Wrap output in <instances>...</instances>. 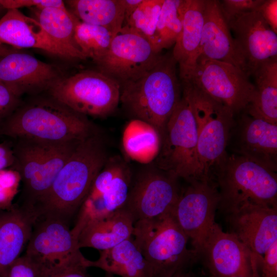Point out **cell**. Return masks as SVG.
Listing matches in <instances>:
<instances>
[{
  "instance_id": "obj_1",
  "label": "cell",
  "mask_w": 277,
  "mask_h": 277,
  "mask_svg": "<svg viewBox=\"0 0 277 277\" xmlns=\"http://www.w3.org/2000/svg\"><path fill=\"white\" fill-rule=\"evenodd\" d=\"M108 158L100 132L81 141L35 206L36 219L51 218L68 225Z\"/></svg>"
},
{
  "instance_id": "obj_2",
  "label": "cell",
  "mask_w": 277,
  "mask_h": 277,
  "mask_svg": "<svg viewBox=\"0 0 277 277\" xmlns=\"http://www.w3.org/2000/svg\"><path fill=\"white\" fill-rule=\"evenodd\" d=\"M6 118L0 133L16 139L63 143L82 141L99 132L86 116L50 95L22 102Z\"/></svg>"
},
{
  "instance_id": "obj_3",
  "label": "cell",
  "mask_w": 277,
  "mask_h": 277,
  "mask_svg": "<svg viewBox=\"0 0 277 277\" xmlns=\"http://www.w3.org/2000/svg\"><path fill=\"white\" fill-rule=\"evenodd\" d=\"M176 65L172 54L161 55L141 76L120 85V102L127 111L154 128L160 137L182 96Z\"/></svg>"
},
{
  "instance_id": "obj_4",
  "label": "cell",
  "mask_w": 277,
  "mask_h": 277,
  "mask_svg": "<svg viewBox=\"0 0 277 277\" xmlns=\"http://www.w3.org/2000/svg\"><path fill=\"white\" fill-rule=\"evenodd\" d=\"M182 86V93L189 102L197 124L199 179L214 181L228 159L227 145L235 114L190 84Z\"/></svg>"
},
{
  "instance_id": "obj_5",
  "label": "cell",
  "mask_w": 277,
  "mask_h": 277,
  "mask_svg": "<svg viewBox=\"0 0 277 277\" xmlns=\"http://www.w3.org/2000/svg\"><path fill=\"white\" fill-rule=\"evenodd\" d=\"M132 238L152 267L153 277H171L200 258L187 248L189 240L172 210L155 218L135 222Z\"/></svg>"
},
{
  "instance_id": "obj_6",
  "label": "cell",
  "mask_w": 277,
  "mask_h": 277,
  "mask_svg": "<svg viewBox=\"0 0 277 277\" xmlns=\"http://www.w3.org/2000/svg\"><path fill=\"white\" fill-rule=\"evenodd\" d=\"M13 151L15 171L22 181V205L33 212L60 170L82 141L52 143L27 138L16 139Z\"/></svg>"
},
{
  "instance_id": "obj_7",
  "label": "cell",
  "mask_w": 277,
  "mask_h": 277,
  "mask_svg": "<svg viewBox=\"0 0 277 277\" xmlns=\"http://www.w3.org/2000/svg\"><path fill=\"white\" fill-rule=\"evenodd\" d=\"M214 182L220 196L218 209L226 214L246 201L277 207L276 172L243 156L229 154Z\"/></svg>"
},
{
  "instance_id": "obj_8",
  "label": "cell",
  "mask_w": 277,
  "mask_h": 277,
  "mask_svg": "<svg viewBox=\"0 0 277 277\" xmlns=\"http://www.w3.org/2000/svg\"><path fill=\"white\" fill-rule=\"evenodd\" d=\"M197 141L196 120L188 99L182 93L161 137L155 166L187 182L199 179Z\"/></svg>"
},
{
  "instance_id": "obj_9",
  "label": "cell",
  "mask_w": 277,
  "mask_h": 277,
  "mask_svg": "<svg viewBox=\"0 0 277 277\" xmlns=\"http://www.w3.org/2000/svg\"><path fill=\"white\" fill-rule=\"evenodd\" d=\"M48 92L50 96L78 113L102 117L116 109L121 86L100 71L88 70L64 77Z\"/></svg>"
},
{
  "instance_id": "obj_10",
  "label": "cell",
  "mask_w": 277,
  "mask_h": 277,
  "mask_svg": "<svg viewBox=\"0 0 277 277\" xmlns=\"http://www.w3.org/2000/svg\"><path fill=\"white\" fill-rule=\"evenodd\" d=\"M78 237L65 223L53 219H39L35 222L25 254L38 271L60 268L90 267L91 260L82 254Z\"/></svg>"
},
{
  "instance_id": "obj_11",
  "label": "cell",
  "mask_w": 277,
  "mask_h": 277,
  "mask_svg": "<svg viewBox=\"0 0 277 277\" xmlns=\"http://www.w3.org/2000/svg\"><path fill=\"white\" fill-rule=\"evenodd\" d=\"M132 181L129 166L120 156L109 157L81 205L73 231L78 236L91 222L124 207Z\"/></svg>"
},
{
  "instance_id": "obj_12",
  "label": "cell",
  "mask_w": 277,
  "mask_h": 277,
  "mask_svg": "<svg viewBox=\"0 0 277 277\" xmlns=\"http://www.w3.org/2000/svg\"><path fill=\"white\" fill-rule=\"evenodd\" d=\"M248 77L242 70L231 64L200 56L191 80L187 84L235 114L245 110L254 96V85Z\"/></svg>"
},
{
  "instance_id": "obj_13",
  "label": "cell",
  "mask_w": 277,
  "mask_h": 277,
  "mask_svg": "<svg viewBox=\"0 0 277 277\" xmlns=\"http://www.w3.org/2000/svg\"><path fill=\"white\" fill-rule=\"evenodd\" d=\"M181 191L172 214L199 254L212 227L220 196L216 183L194 179Z\"/></svg>"
},
{
  "instance_id": "obj_14",
  "label": "cell",
  "mask_w": 277,
  "mask_h": 277,
  "mask_svg": "<svg viewBox=\"0 0 277 277\" xmlns=\"http://www.w3.org/2000/svg\"><path fill=\"white\" fill-rule=\"evenodd\" d=\"M160 56L147 39L122 29L113 38L107 51L94 63L99 71L121 85L141 76L156 63Z\"/></svg>"
},
{
  "instance_id": "obj_15",
  "label": "cell",
  "mask_w": 277,
  "mask_h": 277,
  "mask_svg": "<svg viewBox=\"0 0 277 277\" xmlns=\"http://www.w3.org/2000/svg\"><path fill=\"white\" fill-rule=\"evenodd\" d=\"M177 180L156 166L143 170L132 181L124 207L135 222L155 218L171 211L181 192Z\"/></svg>"
},
{
  "instance_id": "obj_16",
  "label": "cell",
  "mask_w": 277,
  "mask_h": 277,
  "mask_svg": "<svg viewBox=\"0 0 277 277\" xmlns=\"http://www.w3.org/2000/svg\"><path fill=\"white\" fill-rule=\"evenodd\" d=\"M199 257L210 277H259L251 251L233 234L215 223Z\"/></svg>"
},
{
  "instance_id": "obj_17",
  "label": "cell",
  "mask_w": 277,
  "mask_h": 277,
  "mask_svg": "<svg viewBox=\"0 0 277 277\" xmlns=\"http://www.w3.org/2000/svg\"><path fill=\"white\" fill-rule=\"evenodd\" d=\"M234 119L227 147L235 154L274 172L277 171V124L245 111Z\"/></svg>"
},
{
  "instance_id": "obj_18",
  "label": "cell",
  "mask_w": 277,
  "mask_h": 277,
  "mask_svg": "<svg viewBox=\"0 0 277 277\" xmlns=\"http://www.w3.org/2000/svg\"><path fill=\"white\" fill-rule=\"evenodd\" d=\"M230 231L252 253L257 262L277 240V207L246 201L227 214Z\"/></svg>"
},
{
  "instance_id": "obj_19",
  "label": "cell",
  "mask_w": 277,
  "mask_h": 277,
  "mask_svg": "<svg viewBox=\"0 0 277 277\" xmlns=\"http://www.w3.org/2000/svg\"><path fill=\"white\" fill-rule=\"evenodd\" d=\"M55 65L15 51L0 57V81L19 97L48 91L65 77Z\"/></svg>"
},
{
  "instance_id": "obj_20",
  "label": "cell",
  "mask_w": 277,
  "mask_h": 277,
  "mask_svg": "<svg viewBox=\"0 0 277 277\" xmlns=\"http://www.w3.org/2000/svg\"><path fill=\"white\" fill-rule=\"evenodd\" d=\"M227 24L234 33L248 76L262 63L277 57V34L256 10L244 13Z\"/></svg>"
},
{
  "instance_id": "obj_21",
  "label": "cell",
  "mask_w": 277,
  "mask_h": 277,
  "mask_svg": "<svg viewBox=\"0 0 277 277\" xmlns=\"http://www.w3.org/2000/svg\"><path fill=\"white\" fill-rule=\"evenodd\" d=\"M200 56L231 64L246 74L245 62L222 13L219 1L205 0Z\"/></svg>"
},
{
  "instance_id": "obj_22",
  "label": "cell",
  "mask_w": 277,
  "mask_h": 277,
  "mask_svg": "<svg viewBox=\"0 0 277 277\" xmlns=\"http://www.w3.org/2000/svg\"><path fill=\"white\" fill-rule=\"evenodd\" d=\"M0 43L14 48H36L60 57L74 60L48 36L36 19L18 9L8 10L0 19Z\"/></svg>"
},
{
  "instance_id": "obj_23",
  "label": "cell",
  "mask_w": 277,
  "mask_h": 277,
  "mask_svg": "<svg viewBox=\"0 0 277 277\" xmlns=\"http://www.w3.org/2000/svg\"><path fill=\"white\" fill-rule=\"evenodd\" d=\"M205 0H184L182 27L172 55L182 84L188 83L200 55Z\"/></svg>"
},
{
  "instance_id": "obj_24",
  "label": "cell",
  "mask_w": 277,
  "mask_h": 277,
  "mask_svg": "<svg viewBox=\"0 0 277 277\" xmlns=\"http://www.w3.org/2000/svg\"><path fill=\"white\" fill-rule=\"evenodd\" d=\"M36 221L33 213L19 206L0 212V277L20 256Z\"/></svg>"
},
{
  "instance_id": "obj_25",
  "label": "cell",
  "mask_w": 277,
  "mask_h": 277,
  "mask_svg": "<svg viewBox=\"0 0 277 277\" xmlns=\"http://www.w3.org/2000/svg\"><path fill=\"white\" fill-rule=\"evenodd\" d=\"M135 222L125 207L91 222L79 235V248H93L99 251L110 249L132 236Z\"/></svg>"
},
{
  "instance_id": "obj_26",
  "label": "cell",
  "mask_w": 277,
  "mask_h": 277,
  "mask_svg": "<svg viewBox=\"0 0 277 277\" xmlns=\"http://www.w3.org/2000/svg\"><path fill=\"white\" fill-rule=\"evenodd\" d=\"M100 257L91 261L96 267L121 277H153L152 267L132 237L115 246L100 251Z\"/></svg>"
},
{
  "instance_id": "obj_27",
  "label": "cell",
  "mask_w": 277,
  "mask_h": 277,
  "mask_svg": "<svg viewBox=\"0 0 277 277\" xmlns=\"http://www.w3.org/2000/svg\"><path fill=\"white\" fill-rule=\"evenodd\" d=\"M252 75L255 78L254 95L244 111L277 124V57L260 64Z\"/></svg>"
},
{
  "instance_id": "obj_28",
  "label": "cell",
  "mask_w": 277,
  "mask_h": 277,
  "mask_svg": "<svg viewBox=\"0 0 277 277\" xmlns=\"http://www.w3.org/2000/svg\"><path fill=\"white\" fill-rule=\"evenodd\" d=\"M64 3L67 9L80 21L104 27L113 37L123 26L124 0H69Z\"/></svg>"
},
{
  "instance_id": "obj_29",
  "label": "cell",
  "mask_w": 277,
  "mask_h": 277,
  "mask_svg": "<svg viewBox=\"0 0 277 277\" xmlns=\"http://www.w3.org/2000/svg\"><path fill=\"white\" fill-rule=\"evenodd\" d=\"M36 19L48 36L68 52L74 60H86L75 39V27L79 21L68 9L56 7L31 8Z\"/></svg>"
},
{
  "instance_id": "obj_30",
  "label": "cell",
  "mask_w": 277,
  "mask_h": 277,
  "mask_svg": "<svg viewBox=\"0 0 277 277\" xmlns=\"http://www.w3.org/2000/svg\"><path fill=\"white\" fill-rule=\"evenodd\" d=\"M184 0H164L151 45L157 53L174 45L182 27Z\"/></svg>"
},
{
  "instance_id": "obj_31",
  "label": "cell",
  "mask_w": 277,
  "mask_h": 277,
  "mask_svg": "<svg viewBox=\"0 0 277 277\" xmlns=\"http://www.w3.org/2000/svg\"><path fill=\"white\" fill-rule=\"evenodd\" d=\"M125 131L124 145L132 157L140 159L157 155L161 137L156 130L149 124L133 120Z\"/></svg>"
},
{
  "instance_id": "obj_32",
  "label": "cell",
  "mask_w": 277,
  "mask_h": 277,
  "mask_svg": "<svg viewBox=\"0 0 277 277\" xmlns=\"http://www.w3.org/2000/svg\"><path fill=\"white\" fill-rule=\"evenodd\" d=\"M106 28L78 21L75 27L74 39L85 57L95 62L107 51L113 38Z\"/></svg>"
},
{
  "instance_id": "obj_33",
  "label": "cell",
  "mask_w": 277,
  "mask_h": 277,
  "mask_svg": "<svg viewBox=\"0 0 277 277\" xmlns=\"http://www.w3.org/2000/svg\"><path fill=\"white\" fill-rule=\"evenodd\" d=\"M164 1L143 0L124 22L122 29L138 34L151 45Z\"/></svg>"
},
{
  "instance_id": "obj_34",
  "label": "cell",
  "mask_w": 277,
  "mask_h": 277,
  "mask_svg": "<svg viewBox=\"0 0 277 277\" xmlns=\"http://www.w3.org/2000/svg\"><path fill=\"white\" fill-rule=\"evenodd\" d=\"M264 0L219 1L222 13L227 23L236 17L257 9Z\"/></svg>"
},
{
  "instance_id": "obj_35",
  "label": "cell",
  "mask_w": 277,
  "mask_h": 277,
  "mask_svg": "<svg viewBox=\"0 0 277 277\" xmlns=\"http://www.w3.org/2000/svg\"><path fill=\"white\" fill-rule=\"evenodd\" d=\"M258 270L259 277H277V240L259 260Z\"/></svg>"
},
{
  "instance_id": "obj_36",
  "label": "cell",
  "mask_w": 277,
  "mask_h": 277,
  "mask_svg": "<svg viewBox=\"0 0 277 277\" xmlns=\"http://www.w3.org/2000/svg\"><path fill=\"white\" fill-rule=\"evenodd\" d=\"M18 96L0 81V121L7 118L19 106Z\"/></svg>"
},
{
  "instance_id": "obj_37",
  "label": "cell",
  "mask_w": 277,
  "mask_h": 277,
  "mask_svg": "<svg viewBox=\"0 0 277 277\" xmlns=\"http://www.w3.org/2000/svg\"><path fill=\"white\" fill-rule=\"evenodd\" d=\"M7 10L18 9L23 7H56L66 9L64 2L61 0H0Z\"/></svg>"
},
{
  "instance_id": "obj_38",
  "label": "cell",
  "mask_w": 277,
  "mask_h": 277,
  "mask_svg": "<svg viewBox=\"0 0 277 277\" xmlns=\"http://www.w3.org/2000/svg\"><path fill=\"white\" fill-rule=\"evenodd\" d=\"M37 273L36 266L24 255L11 264L5 277H37Z\"/></svg>"
},
{
  "instance_id": "obj_39",
  "label": "cell",
  "mask_w": 277,
  "mask_h": 277,
  "mask_svg": "<svg viewBox=\"0 0 277 277\" xmlns=\"http://www.w3.org/2000/svg\"><path fill=\"white\" fill-rule=\"evenodd\" d=\"M87 268L75 266L38 271L37 277H89Z\"/></svg>"
},
{
  "instance_id": "obj_40",
  "label": "cell",
  "mask_w": 277,
  "mask_h": 277,
  "mask_svg": "<svg viewBox=\"0 0 277 277\" xmlns=\"http://www.w3.org/2000/svg\"><path fill=\"white\" fill-rule=\"evenodd\" d=\"M256 10L271 29L277 34V1L264 0Z\"/></svg>"
},
{
  "instance_id": "obj_41",
  "label": "cell",
  "mask_w": 277,
  "mask_h": 277,
  "mask_svg": "<svg viewBox=\"0 0 277 277\" xmlns=\"http://www.w3.org/2000/svg\"><path fill=\"white\" fill-rule=\"evenodd\" d=\"M19 180V175L15 170H0V187L16 192Z\"/></svg>"
},
{
  "instance_id": "obj_42",
  "label": "cell",
  "mask_w": 277,
  "mask_h": 277,
  "mask_svg": "<svg viewBox=\"0 0 277 277\" xmlns=\"http://www.w3.org/2000/svg\"><path fill=\"white\" fill-rule=\"evenodd\" d=\"M13 151H10L5 146L0 145V170L13 164Z\"/></svg>"
},
{
  "instance_id": "obj_43",
  "label": "cell",
  "mask_w": 277,
  "mask_h": 277,
  "mask_svg": "<svg viewBox=\"0 0 277 277\" xmlns=\"http://www.w3.org/2000/svg\"><path fill=\"white\" fill-rule=\"evenodd\" d=\"M143 0H124L125 4V19L127 20L141 4Z\"/></svg>"
},
{
  "instance_id": "obj_44",
  "label": "cell",
  "mask_w": 277,
  "mask_h": 277,
  "mask_svg": "<svg viewBox=\"0 0 277 277\" xmlns=\"http://www.w3.org/2000/svg\"><path fill=\"white\" fill-rule=\"evenodd\" d=\"M17 51L15 48L9 47L8 45L0 43V57Z\"/></svg>"
},
{
  "instance_id": "obj_45",
  "label": "cell",
  "mask_w": 277,
  "mask_h": 277,
  "mask_svg": "<svg viewBox=\"0 0 277 277\" xmlns=\"http://www.w3.org/2000/svg\"><path fill=\"white\" fill-rule=\"evenodd\" d=\"M171 277H194L190 272H187L186 270H181L177 272Z\"/></svg>"
},
{
  "instance_id": "obj_46",
  "label": "cell",
  "mask_w": 277,
  "mask_h": 277,
  "mask_svg": "<svg viewBox=\"0 0 277 277\" xmlns=\"http://www.w3.org/2000/svg\"><path fill=\"white\" fill-rule=\"evenodd\" d=\"M7 11L8 10L6 9L0 2V16L4 13L6 14Z\"/></svg>"
},
{
  "instance_id": "obj_47",
  "label": "cell",
  "mask_w": 277,
  "mask_h": 277,
  "mask_svg": "<svg viewBox=\"0 0 277 277\" xmlns=\"http://www.w3.org/2000/svg\"><path fill=\"white\" fill-rule=\"evenodd\" d=\"M104 277H114L113 275H112L109 273H106L105 276Z\"/></svg>"
}]
</instances>
